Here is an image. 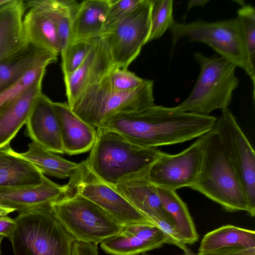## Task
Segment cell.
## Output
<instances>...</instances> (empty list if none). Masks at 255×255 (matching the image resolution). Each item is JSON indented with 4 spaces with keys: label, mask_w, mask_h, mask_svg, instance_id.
Returning a JSON list of instances; mask_svg holds the SVG:
<instances>
[{
    "label": "cell",
    "mask_w": 255,
    "mask_h": 255,
    "mask_svg": "<svg viewBox=\"0 0 255 255\" xmlns=\"http://www.w3.org/2000/svg\"><path fill=\"white\" fill-rule=\"evenodd\" d=\"M217 120L214 116L155 104L142 110L116 115L99 128L115 131L137 145L157 148L202 136L214 128Z\"/></svg>",
    "instance_id": "6da1fadb"
},
{
    "label": "cell",
    "mask_w": 255,
    "mask_h": 255,
    "mask_svg": "<svg viewBox=\"0 0 255 255\" xmlns=\"http://www.w3.org/2000/svg\"><path fill=\"white\" fill-rule=\"evenodd\" d=\"M160 152L156 148L137 145L115 131L99 128L85 161L98 178L114 187L129 180L144 178Z\"/></svg>",
    "instance_id": "7a4b0ae2"
},
{
    "label": "cell",
    "mask_w": 255,
    "mask_h": 255,
    "mask_svg": "<svg viewBox=\"0 0 255 255\" xmlns=\"http://www.w3.org/2000/svg\"><path fill=\"white\" fill-rule=\"evenodd\" d=\"M190 188L218 203L227 212H249L242 183L214 128L205 135L200 172Z\"/></svg>",
    "instance_id": "3957f363"
},
{
    "label": "cell",
    "mask_w": 255,
    "mask_h": 255,
    "mask_svg": "<svg viewBox=\"0 0 255 255\" xmlns=\"http://www.w3.org/2000/svg\"><path fill=\"white\" fill-rule=\"evenodd\" d=\"M194 57L200 65V74L190 94L175 108L206 116L214 110L228 108L239 83L235 74L237 66L221 56L206 57L195 52Z\"/></svg>",
    "instance_id": "277c9868"
},
{
    "label": "cell",
    "mask_w": 255,
    "mask_h": 255,
    "mask_svg": "<svg viewBox=\"0 0 255 255\" xmlns=\"http://www.w3.org/2000/svg\"><path fill=\"white\" fill-rule=\"evenodd\" d=\"M9 240L14 255H72L75 240L51 207L20 213Z\"/></svg>",
    "instance_id": "5b68a950"
},
{
    "label": "cell",
    "mask_w": 255,
    "mask_h": 255,
    "mask_svg": "<svg viewBox=\"0 0 255 255\" xmlns=\"http://www.w3.org/2000/svg\"><path fill=\"white\" fill-rule=\"evenodd\" d=\"M154 105L152 80H147L135 90L122 92L109 89L102 78L69 107L84 122L97 128L116 115Z\"/></svg>",
    "instance_id": "8992f818"
},
{
    "label": "cell",
    "mask_w": 255,
    "mask_h": 255,
    "mask_svg": "<svg viewBox=\"0 0 255 255\" xmlns=\"http://www.w3.org/2000/svg\"><path fill=\"white\" fill-rule=\"evenodd\" d=\"M51 209L76 242L98 245L123 228L98 205L77 193L53 203Z\"/></svg>",
    "instance_id": "52a82bcc"
},
{
    "label": "cell",
    "mask_w": 255,
    "mask_h": 255,
    "mask_svg": "<svg viewBox=\"0 0 255 255\" xmlns=\"http://www.w3.org/2000/svg\"><path fill=\"white\" fill-rule=\"evenodd\" d=\"M169 30L173 47L182 38L205 43L220 56L244 69L251 78L240 25L237 17L209 22H174Z\"/></svg>",
    "instance_id": "ba28073f"
},
{
    "label": "cell",
    "mask_w": 255,
    "mask_h": 255,
    "mask_svg": "<svg viewBox=\"0 0 255 255\" xmlns=\"http://www.w3.org/2000/svg\"><path fill=\"white\" fill-rule=\"evenodd\" d=\"M151 7V0H142L100 36L114 66L128 69L147 44L150 29Z\"/></svg>",
    "instance_id": "9c48e42d"
},
{
    "label": "cell",
    "mask_w": 255,
    "mask_h": 255,
    "mask_svg": "<svg viewBox=\"0 0 255 255\" xmlns=\"http://www.w3.org/2000/svg\"><path fill=\"white\" fill-rule=\"evenodd\" d=\"M70 194L77 193L104 210L122 227L154 225L113 187L98 178L85 160L69 178Z\"/></svg>",
    "instance_id": "30bf717a"
},
{
    "label": "cell",
    "mask_w": 255,
    "mask_h": 255,
    "mask_svg": "<svg viewBox=\"0 0 255 255\" xmlns=\"http://www.w3.org/2000/svg\"><path fill=\"white\" fill-rule=\"evenodd\" d=\"M217 120L214 129L219 135L244 189L248 214L255 215V153L231 111L227 108Z\"/></svg>",
    "instance_id": "8fae6325"
},
{
    "label": "cell",
    "mask_w": 255,
    "mask_h": 255,
    "mask_svg": "<svg viewBox=\"0 0 255 255\" xmlns=\"http://www.w3.org/2000/svg\"><path fill=\"white\" fill-rule=\"evenodd\" d=\"M205 135L178 153L170 154L161 151L144 178L156 187L171 190L191 188L200 172Z\"/></svg>",
    "instance_id": "7c38bea8"
},
{
    "label": "cell",
    "mask_w": 255,
    "mask_h": 255,
    "mask_svg": "<svg viewBox=\"0 0 255 255\" xmlns=\"http://www.w3.org/2000/svg\"><path fill=\"white\" fill-rule=\"evenodd\" d=\"M113 66L109 51L101 38H95L92 47L82 64L72 73L64 75L68 105L72 106Z\"/></svg>",
    "instance_id": "4fadbf2b"
},
{
    "label": "cell",
    "mask_w": 255,
    "mask_h": 255,
    "mask_svg": "<svg viewBox=\"0 0 255 255\" xmlns=\"http://www.w3.org/2000/svg\"><path fill=\"white\" fill-rule=\"evenodd\" d=\"M69 194L67 184L59 185L44 175L38 185L0 187V205L22 213L50 207Z\"/></svg>",
    "instance_id": "5bb4252c"
},
{
    "label": "cell",
    "mask_w": 255,
    "mask_h": 255,
    "mask_svg": "<svg viewBox=\"0 0 255 255\" xmlns=\"http://www.w3.org/2000/svg\"><path fill=\"white\" fill-rule=\"evenodd\" d=\"M169 244L168 238L154 225L136 224L123 227L121 232L100 243L111 255H137Z\"/></svg>",
    "instance_id": "9a60e30c"
},
{
    "label": "cell",
    "mask_w": 255,
    "mask_h": 255,
    "mask_svg": "<svg viewBox=\"0 0 255 255\" xmlns=\"http://www.w3.org/2000/svg\"><path fill=\"white\" fill-rule=\"evenodd\" d=\"M53 101L41 93L36 98L26 122V134L55 153H64L58 120Z\"/></svg>",
    "instance_id": "2e32d148"
},
{
    "label": "cell",
    "mask_w": 255,
    "mask_h": 255,
    "mask_svg": "<svg viewBox=\"0 0 255 255\" xmlns=\"http://www.w3.org/2000/svg\"><path fill=\"white\" fill-rule=\"evenodd\" d=\"M25 3L28 8L23 19L26 41L58 55L61 52L60 43L46 0H28Z\"/></svg>",
    "instance_id": "e0dca14e"
},
{
    "label": "cell",
    "mask_w": 255,
    "mask_h": 255,
    "mask_svg": "<svg viewBox=\"0 0 255 255\" xmlns=\"http://www.w3.org/2000/svg\"><path fill=\"white\" fill-rule=\"evenodd\" d=\"M57 115L64 152L69 155L91 150L97 136V128L84 122L66 103L53 102Z\"/></svg>",
    "instance_id": "ac0fdd59"
},
{
    "label": "cell",
    "mask_w": 255,
    "mask_h": 255,
    "mask_svg": "<svg viewBox=\"0 0 255 255\" xmlns=\"http://www.w3.org/2000/svg\"><path fill=\"white\" fill-rule=\"evenodd\" d=\"M57 55L26 42L0 61V93L40 65H49L57 60Z\"/></svg>",
    "instance_id": "d6986e66"
},
{
    "label": "cell",
    "mask_w": 255,
    "mask_h": 255,
    "mask_svg": "<svg viewBox=\"0 0 255 255\" xmlns=\"http://www.w3.org/2000/svg\"><path fill=\"white\" fill-rule=\"evenodd\" d=\"M114 188L155 226L163 220L174 225L163 208L156 186L145 178L129 180Z\"/></svg>",
    "instance_id": "ffe728a7"
},
{
    "label": "cell",
    "mask_w": 255,
    "mask_h": 255,
    "mask_svg": "<svg viewBox=\"0 0 255 255\" xmlns=\"http://www.w3.org/2000/svg\"><path fill=\"white\" fill-rule=\"evenodd\" d=\"M42 81H39L19 96L0 107V148L9 145L26 124L33 104L42 93Z\"/></svg>",
    "instance_id": "44dd1931"
},
{
    "label": "cell",
    "mask_w": 255,
    "mask_h": 255,
    "mask_svg": "<svg viewBox=\"0 0 255 255\" xmlns=\"http://www.w3.org/2000/svg\"><path fill=\"white\" fill-rule=\"evenodd\" d=\"M25 9L22 0H10L0 7V61L27 42L23 26Z\"/></svg>",
    "instance_id": "7402d4cb"
},
{
    "label": "cell",
    "mask_w": 255,
    "mask_h": 255,
    "mask_svg": "<svg viewBox=\"0 0 255 255\" xmlns=\"http://www.w3.org/2000/svg\"><path fill=\"white\" fill-rule=\"evenodd\" d=\"M109 5V0H85L80 2L72 20L70 41L100 37Z\"/></svg>",
    "instance_id": "603a6c76"
},
{
    "label": "cell",
    "mask_w": 255,
    "mask_h": 255,
    "mask_svg": "<svg viewBox=\"0 0 255 255\" xmlns=\"http://www.w3.org/2000/svg\"><path fill=\"white\" fill-rule=\"evenodd\" d=\"M44 175L9 145L0 148V187L38 185Z\"/></svg>",
    "instance_id": "cb8c5ba5"
},
{
    "label": "cell",
    "mask_w": 255,
    "mask_h": 255,
    "mask_svg": "<svg viewBox=\"0 0 255 255\" xmlns=\"http://www.w3.org/2000/svg\"><path fill=\"white\" fill-rule=\"evenodd\" d=\"M18 154L44 175L61 179L71 177L80 165V163L65 159L33 141L28 144L26 151Z\"/></svg>",
    "instance_id": "d4e9b609"
},
{
    "label": "cell",
    "mask_w": 255,
    "mask_h": 255,
    "mask_svg": "<svg viewBox=\"0 0 255 255\" xmlns=\"http://www.w3.org/2000/svg\"><path fill=\"white\" fill-rule=\"evenodd\" d=\"M156 187L163 208L173 221L185 244L192 245L196 243L199 235L186 204L176 191Z\"/></svg>",
    "instance_id": "484cf974"
},
{
    "label": "cell",
    "mask_w": 255,
    "mask_h": 255,
    "mask_svg": "<svg viewBox=\"0 0 255 255\" xmlns=\"http://www.w3.org/2000/svg\"><path fill=\"white\" fill-rule=\"evenodd\" d=\"M235 247H255V232L231 225L221 226L204 235L198 253Z\"/></svg>",
    "instance_id": "4316f807"
},
{
    "label": "cell",
    "mask_w": 255,
    "mask_h": 255,
    "mask_svg": "<svg viewBox=\"0 0 255 255\" xmlns=\"http://www.w3.org/2000/svg\"><path fill=\"white\" fill-rule=\"evenodd\" d=\"M46 1L56 26L61 51L70 41L72 20L79 2L75 0Z\"/></svg>",
    "instance_id": "83f0119b"
},
{
    "label": "cell",
    "mask_w": 255,
    "mask_h": 255,
    "mask_svg": "<svg viewBox=\"0 0 255 255\" xmlns=\"http://www.w3.org/2000/svg\"><path fill=\"white\" fill-rule=\"evenodd\" d=\"M239 20L246 53L251 79L255 91V10L251 4H244L238 10Z\"/></svg>",
    "instance_id": "f1b7e54d"
},
{
    "label": "cell",
    "mask_w": 255,
    "mask_h": 255,
    "mask_svg": "<svg viewBox=\"0 0 255 255\" xmlns=\"http://www.w3.org/2000/svg\"><path fill=\"white\" fill-rule=\"evenodd\" d=\"M172 0H151L150 29L147 43L159 38L175 21Z\"/></svg>",
    "instance_id": "f546056e"
},
{
    "label": "cell",
    "mask_w": 255,
    "mask_h": 255,
    "mask_svg": "<svg viewBox=\"0 0 255 255\" xmlns=\"http://www.w3.org/2000/svg\"><path fill=\"white\" fill-rule=\"evenodd\" d=\"M94 39L70 41L61 50V68L64 75L72 73L82 64L92 47Z\"/></svg>",
    "instance_id": "4dcf8cb0"
},
{
    "label": "cell",
    "mask_w": 255,
    "mask_h": 255,
    "mask_svg": "<svg viewBox=\"0 0 255 255\" xmlns=\"http://www.w3.org/2000/svg\"><path fill=\"white\" fill-rule=\"evenodd\" d=\"M102 80L111 90L122 92L135 90L147 81L137 76L128 69L114 66L102 78Z\"/></svg>",
    "instance_id": "1f68e13d"
},
{
    "label": "cell",
    "mask_w": 255,
    "mask_h": 255,
    "mask_svg": "<svg viewBox=\"0 0 255 255\" xmlns=\"http://www.w3.org/2000/svg\"><path fill=\"white\" fill-rule=\"evenodd\" d=\"M48 65L37 66L28 71L16 82L0 93V107L13 100L36 82L42 81Z\"/></svg>",
    "instance_id": "d6a6232c"
},
{
    "label": "cell",
    "mask_w": 255,
    "mask_h": 255,
    "mask_svg": "<svg viewBox=\"0 0 255 255\" xmlns=\"http://www.w3.org/2000/svg\"><path fill=\"white\" fill-rule=\"evenodd\" d=\"M142 0H109V8L102 34L133 10Z\"/></svg>",
    "instance_id": "836d02e7"
},
{
    "label": "cell",
    "mask_w": 255,
    "mask_h": 255,
    "mask_svg": "<svg viewBox=\"0 0 255 255\" xmlns=\"http://www.w3.org/2000/svg\"><path fill=\"white\" fill-rule=\"evenodd\" d=\"M198 255H255V247H235L212 252L198 253Z\"/></svg>",
    "instance_id": "e575fe53"
},
{
    "label": "cell",
    "mask_w": 255,
    "mask_h": 255,
    "mask_svg": "<svg viewBox=\"0 0 255 255\" xmlns=\"http://www.w3.org/2000/svg\"><path fill=\"white\" fill-rule=\"evenodd\" d=\"M72 255H99L98 245L75 241L72 246Z\"/></svg>",
    "instance_id": "d590c367"
},
{
    "label": "cell",
    "mask_w": 255,
    "mask_h": 255,
    "mask_svg": "<svg viewBox=\"0 0 255 255\" xmlns=\"http://www.w3.org/2000/svg\"><path fill=\"white\" fill-rule=\"evenodd\" d=\"M15 221L8 216L0 217V236L7 237L10 240L13 233Z\"/></svg>",
    "instance_id": "8d00e7d4"
},
{
    "label": "cell",
    "mask_w": 255,
    "mask_h": 255,
    "mask_svg": "<svg viewBox=\"0 0 255 255\" xmlns=\"http://www.w3.org/2000/svg\"><path fill=\"white\" fill-rule=\"evenodd\" d=\"M209 0H190L188 1L187 4V10L188 12L189 10L195 6H204Z\"/></svg>",
    "instance_id": "74e56055"
},
{
    "label": "cell",
    "mask_w": 255,
    "mask_h": 255,
    "mask_svg": "<svg viewBox=\"0 0 255 255\" xmlns=\"http://www.w3.org/2000/svg\"><path fill=\"white\" fill-rule=\"evenodd\" d=\"M15 211L14 209L0 205V217L7 216L9 213Z\"/></svg>",
    "instance_id": "f35d334b"
},
{
    "label": "cell",
    "mask_w": 255,
    "mask_h": 255,
    "mask_svg": "<svg viewBox=\"0 0 255 255\" xmlns=\"http://www.w3.org/2000/svg\"><path fill=\"white\" fill-rule=\"evenodd\" d=\"M181 250L183 251V255H198L188 248L187 245H184Z\"/></svg>",
    "instance_id": "ab89813d"
},
{
    "label": "cell",
    "mask_w": 255,
    "mask_h": 255,
    "mask_svg": "<svg viewBox=\"0 0 255 255\" xmlns=\"http://www.w3.org/2000/svg\"><path fill=\"white\" fill-rule=\"evenodd\" d=\"M10 0H0V7L7 3Z\"/></svg>",
    "instance_id": "60d3db41"
},
{
    "label": "cell",
    "mask_w": 255,
    "mask_h": 255,
    "mask_svg": "<svg viewBox=\"0 0 255 255\" xmlns=\"http://www.w3.org/2000/svg\"><path fill=\"white\" fill-rule=\"evenodd\" d=\"M3 238H4L3 237L0 236V254H1V247H1V241H2V240Z\"/></svg>",
    "instance_id": "b9f144b4"
},
{
    "label": "cell",
    "mask_w": 255,
    "mask_h": 255,
    "mask_svg": "<svg viewBox=\"0 0 255 255\" xmlns=\"http://www.w3.org/2000/svg\"><path fill=\"white\" fill-rule=\"evenodd\" d=\"M149 255V254H148L146 252V253H144L140 254H138V255Z\"/></svg>",
    "instance_id": "7bdbcfd3"
}]
</instances>
